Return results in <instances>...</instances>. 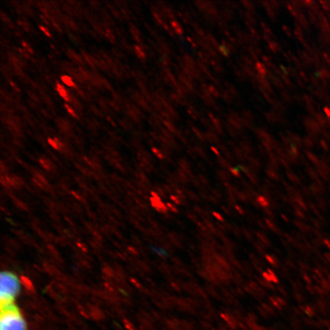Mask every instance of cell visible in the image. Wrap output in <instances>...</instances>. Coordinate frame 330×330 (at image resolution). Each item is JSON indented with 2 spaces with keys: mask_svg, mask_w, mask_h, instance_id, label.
<instances>
[{
  "mask_svg": "<svg viewBox=\"0 0 330 330\" xmlns=\"http://www.w3.org/2000/svg\"><path fill=\"white\" fill-rule=\"evenodd\" d=\"M20 280L9 271L0 274V305L1 308L14 305V300L20 290Z\"/></svg>",
  "mask_w": 330,
  "mask_h": 330,
  "instance_id": "6da1fadb",
  "label": "cell"
},
{
  "mask_svg": "<svg viewBox=\"0 0 330 330\" xmlns=\"http://www.w3.org/2000/svg\"><path fill=\"white\" fill-rule=\"evenodd\" d=\"M0 330H27L25 320L15 305L1 308Z\"/></svg>",
  "mask_w": 330,
  "mask_h": 330,
  "instance_id": "7a4b0ae2",
  "label": "cell"
},
{
  "mask_svg": "<svg viewBox=\"0 0 330 330\" xmlns=\"http://www.w3.org/2000/svg\"><path fill=\"white\" fill-rule=\"evenodd\" d=\"M57 91L58 92L59 95L62 97L64 99H65L66 101H69L70 100L67 91L66 90V89L64 87V86L60 85V83L57 84Z\"/></svg>",
  "mask_w": 330,
  "mask_h": 330,
  "instance_id": "3957f363",
  "label": "cell"
},
{
  "mask_svg": "<svg viewBox=\"0 0 330 330\" xmlns=\"http://www.w3.org/2000/svg\"><path fill=\"white\" fill-rule=\"evenodd\" d=\"M20 283L21 284L23 285L25 288L28 289V290H32L33 287H34L32 282L27 277H25V276H22L20 277Z\"/></svg>",
  "mask_w": 330,
  "mask_h": 330,
  "instance_id": "277c9868",
  "label": "cell"
},
{
  "mask_svg": "<svg viewBox=\"0 0 330 330\" xmlns=\"http://www.w3.org/2000/svg\"><path fill=\"white\" fill-rule=\"evenodd\" d=\"M61 81H62L63 83H64L65 85H67V86H75V83L73 81V80H72V78L70 77H69V76H67V75H64V76H62V77H61Z\"/></svg>",
  "mask_w": 330,
  "mask_h": 330,
  "instance_id": "5b68a950",
  "label": "cell"
},
{
  "mask_svg": "<svg viewBox=\"0 0 330 330\" xmlns=\"http://www.w3.org/2000/svg\"><path fill=\"white\" fill-rule=\"evenodd\" d=\"M48 143H49V144L56 150L60 149V144H59L58 141L57 140V139H48Z\"/></svg>",
  "mask_w": 330,
  "mask_h": 330,
  "instance_id": "8992f818",
  "label": "cell"
},
{
  "mask_svg": "<svg viewBox=\"0 0 330 330\" xmlns=\"http://www.w3.org/2000/svg\"><path fill=\"white\" fill-rule=\"evenodd\" d=\"M135 51H136V54H137V55L140 57V58H143V57H145L144 56V53L142 51V50L141 49L139 46H135Z\"/></svg>",
  "mask_w": 330,
  "mask_h": 330,
  "instance_id": "52a82bcc",
  "label": "cell"
},
{
  "mask_svg": "<svg viewBox=\"0 0 330 330\" xmlns=\"http://www.w3.org/2000/svg\"><path fill=\"white\" fill-rule=\"evenodd\" d=\"M65 108H66V110H67V112L69 113V114H70L72 116L77 117V115H76V113H75L74 110H73L72 108H70V106H68L67 104H65Z\"/></svg>",
  "mask_w": 330,
  "mask_h": 330,
  "instance_id": "ba28073f",
  "label": "cell"
},
{
  "mask_svg": "<svg viewBox=\"0 0 330 330\" xmlns=\"http://www.w3.org/2000/svg\"><path fill=\"white\" fill-rule=\"evenodd\" d=\"M40 29L41 30L42 32H44V35H45L46 36L51 37V33L49 32V31H48V30L47 29V28H46L45 27H44V26H40Z\"/></svg>",
  "mask_w": 330,
  "mask_h": 330,
  "instance_id": "9c48e42d",
  "label": "cell"
},
{
  "mask_svg": "<svg viewBox=\"0 0 330 330\" xmlns=\"http://www.w3.org/2000/svg\"><path fill=\"white\" fill-rule=\"evenodd\" d=\"M152 151H153L154 152L155 154L157 155V157H161V158H162V155H161V152H158V151H157V150L156 149V148H152Z\"/></svg>",
  "mask_w": 330,
  "mask_h": 330,
  "instance_id": "30bf717a",
  "label": "cell"
},
{
  "mask_svg": "<svg viewBox=\"0 0 330 330\" xmlns=\"http://www.w3.org/2000/svg\"><path fill=\"white\" fill-rule=\"evenodd\" d=\"M213 215H215V217L217 218V219H220V220H221V221H223V218H222V216H221V215H218V213H213Z\"/></svg>",
  "mask_w": 330,
  "mask_h": 330,
  "instance_id": "8fae6325",
  "label": "cell"
}]
</instances>
